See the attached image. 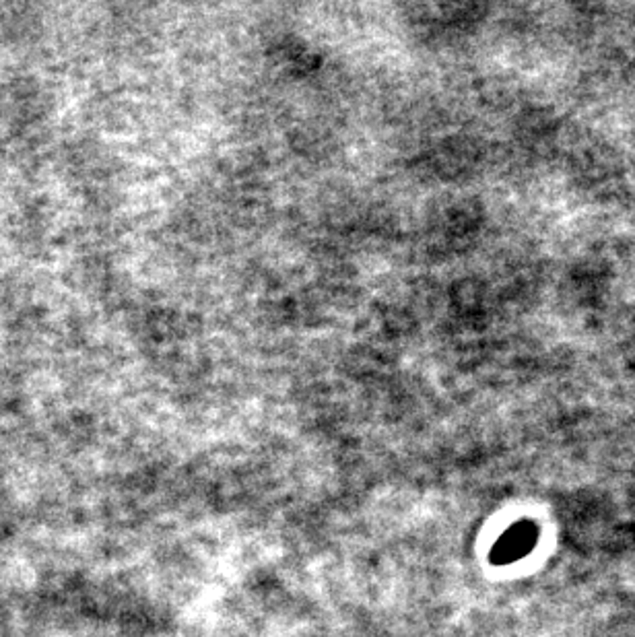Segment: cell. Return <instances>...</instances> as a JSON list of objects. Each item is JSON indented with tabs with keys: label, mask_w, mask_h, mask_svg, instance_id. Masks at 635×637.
<instances>
[{
	"label": "cell",
	"mask_w": 635,
	"mask_h": 637,
	"mask_svg": "<svg viewBox=\"0 0 635 637\" xmlns=\"http://www.w3.org/2000/svg\"><path fill=\"white\" fill-rule=\"evenodd\" d=\"M536 542V526L530 522H520L512 526L499 540L493 551V561L495 563H510L524 557L526 553L532 551Z\"/></svg>",
	"instance_id": "cell-1"
}]
</instances>
